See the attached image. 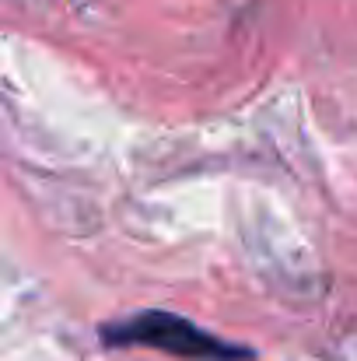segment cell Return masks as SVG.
<instances>
[{"instance_id": "obj_1", "label": "cell", "mask_w": 357, "mask_h": 361, "mask_svg": "<svg viewBox=\"0 0 357 361\" xmlns=\"http://www.w3.org/2000/svg\"><path fill=\"white\" fill-rule=\"evenodd\" d=\"M99 341L106 348H147V351H161L182 361H256V351L225 341L203 326H196L193 319L179 316V312H165V309H140L133 316H123L113 323L99 326Z\"/></svg>"}]
</instances>
